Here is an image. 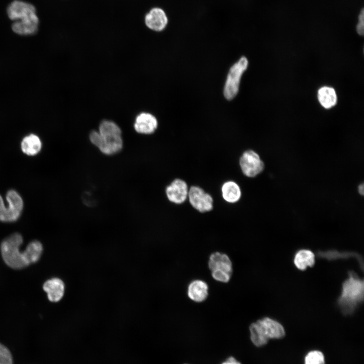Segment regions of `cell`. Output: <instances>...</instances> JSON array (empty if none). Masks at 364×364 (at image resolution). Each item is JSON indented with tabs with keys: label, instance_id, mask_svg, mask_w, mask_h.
<instances>
[{
	"label": "cell",
	"instance_id": "obj_1",
	"mask_svg": "<svg viewBox=\"0 0 364 364\" xmlns=\"http://www.w3.org/2000/svg\"><path fill=\"white\" fill-rule=\"evenodd\" d=\"M90 143L103 154L113 156L121 151L123 147L122 131L114 121H101L98 130H92L89 134Z\"/></svg>",
	"mask_w": 364,
	"mask_h": 364
},
{
	"label": "cell",
	"instance_id": "obj_2",
	"mask_svg": "<svg viewBox=\"0 0 364 364\" xmlns=\"http://www.w3.org/2000/svg\"><path fill=\"white\" fill-rule=\"evenodd\" d=\"M7 13L9 19L14 21L12 29L15 33L30 35L37 31L39 19L36 9L31 4L14 0L8 6Z\"/></svg>",
	"mask_w": 364,
	"mask_h": 364
},
{
	"label": "cell",
	"instance_id": "obj_3",
	"mask_svg": "<svg viewBox=\"0 0 364 364\" xmlns=\"http://www.w3.org/2000/svg\"><path fill=\"white\" fill-rule=\"evenodd\" d=\"M363 281L353 271L348 272V278L343 283L337 305L345 315L352 314L363 300Z\"/></svg>",
	"mask_w": 364,
	"mask_h": 364
},
{
	"label": "cell",
	"instance_id": "obj_4",
	"mask_svg": "<svg viewBox=\"0 0 364 364\" xmlns=\"http://www.w3.org/2000/svg\"><path fill=\"white\" fill-rule=\"evenodd\" d=\"M23 243L21 234L15 233L6 238L1 245L3 259L10 267L21 269L28 266L20 247Z\"/></svg>",
	"mask_w": 364,
	"mask_h": 364
},
{
	"label": "cell",
	"instance_id": "obj_5",
	"mask_svg": "<svg viewBox=\"0 0 364 364\" xmlns=\"http://www.w3.org/2000/svg\"><path fill=\"white\" fill-rule=\"evenodd\" d=\"M7 206L5 205L0 195V221L13 222L20 216L24 207L23 199L19 194L14 190H9L6 194Z\"/></svg>",
	"mask_w": 364,
	"mask_h": 364
},
{
	"label": "cell",
	"instance_id": "obj_6",
	"mask_svg": "<svg viewBox=\"0 0 364 364\" xmlns=\"http://www.w3.org/2000/svg\"><path fill=\"white\" fill-rule=\"evenodd\" d=\"M208 267L215 280L227 283L231 279L233 272L232 263L226 254L218 252L212 253L209 258Z\"/></svg>",
	"mask_w": 364,
	"mask_h": 364
},
{
	"label": "cell",
	"instance_id": "obj_7",
	"mask_svg": "<svg viewBox=\"0 0 364 364\" xmlns=\"http://www.w3.org/2000/svg\"><path fill=\"white\" fill-rule=\"evenodd\" d=\"M248 66L247 59L243 56L230 68L223 89L224 97L227 100L233 99L238 94L241 77Z\"/></svg>",
	"mask_w": 364,
	"mask_h": 364
},
{
	"label": "cell",
	"instance_id": "obj_8",
	"mask_svg": "<svg viewBox=\"0 0 364 364\" xmlns=\"http://www.w3.org/2000/svg\"><path fill=\"white\" fill-rule=\"evenodd\" d=\"M243 173L247 177H254L264 169V164L259 155L252 150L245 151L239 160Z\"/></svg>",
	"mask_w": 364,
	"mask_h": 364
},
{
	"label": "cell",
	"instance_id": "obj_9",
	"mask_svg": "<svg viewBox=\"0 0 364 364\" xmlns=\"http://www.w3.org/2000/svg\"><path fill=\"white\" fill-rule=\"evenodd\" d=\"M188 198L192 206L200 212H207L213 209L212 197L199 187L192 186L189 190Z\"/></svg>",
	"mask_w": 364,
	"mask_h": 364
},
{
	"label": "cell",
	"instance_id": "obj_10",
	"mask_svg": "<svg viewBox=\"0 0 364 364\" xmlns=\"http://www.w3.org/2000/svg\"><path fill=\"white\" fill-rule=\"evenodd\" d=\"M188 187L186 182L179 178L173 180L165 189L168 200L176 204L185 202L188 198Z\"/></svg>",
	"mask_w": 364,
	"mask_h": 364
},
{
	"label": "cell",
	"instance_id": "obj_11",
	"mask_svg": "<svg viewBox=\"0 0 364 364\" xmlns=\"http://www.w3.org/2000/svg\"><path fill=\"white\" fill-rule=\"evenodd\" d=\"M145 22L149 29L160 32L165 29L168 25V18L163 9L155 7L151 9L146 14Z\"/></svg>",
	"mask_w": 364,
	"mask_h": 364
},
{
	"label": "cell",
	"instance_id": "obj_12",
	"mask_svg": "<svg viewBox=\"0 0 364 364\" xmlns=\"http://www.w3.org/2000/svg\"><path fill=\"white\" fill-rule=\"evenodd\" d=\"M158 127V121L152 114L142 112L135 118L133 127L140 134H150L154 133Z\"/></svg>",
	"mask_w": 364,
	"mask_h": 364
},
{
	"label": "cell",
	"instance_id": "obj_13",
	"mask_svg": "<svg viewBox=\"0 0 364 364\" xmlns=\"http://www.w3.org/2000/svg\"><path fill=\"white\" fill-rule=\"evenodd\" d=\"M257 321L269 340L279 339L285 336V329L279 322L268 317H264Z\"/></svg>",
	"mask_w": 364,
	"mask_h": 364
},
{
	"label": "cell",
	"instance_id": "obj_14",
	"mask_svg": "<svg viewBox=\"0 0 364 364\" xmlns=\"http://www.w3.org/2000/svg\"><path fill=\"white\" fill-rule=\"evenodd\" d=\"M43 289L47 293L48 299L50 301L57 302L63 297L65 286L61 279L54 278L45 282L43 285Z\"/></svg>",
	"mask_w": 364,
	"mask_h": 364
},
{
	"label": "cell",
	"instance_id": "obj_15",
	"mask_svg": "<svg viewBox=\"0 0 364 364\" xmlns=\"http://www.w3.org/2000/svg\"><path fill=\"white\" fill-rule=\"evenodd\" d=\"M208 286L206 282L200 280L191 282L188 287V295L196 302H202L207 298Z\"/></svg>",
	"mask_w": 364,
	"mask_h": 364
},
{
	"label": "cell",
	"instance_id": "obj_16",
	"mask_svg": "<svg viewBox=\"0 0 364 364\" xmlns=\"http://www.w3.org/2000/svg\"><path fill=\"white\" fill-rule=\"evenodd\" d=\"M42 143L39 138L34 134H30L25 136L21 143L22 152L28 156H34L41 150Z\"/></svg>",
	"mask_w": 364,
	"mask_h": 364
},
{
	"label": "cell",
	"instance_id": "obj_17",
	"mask_svg": "<svg viewBox=\"0 0 364 364\" xmlns=\"http://www.w3.org/2000/svg\"><path fill=\"white\" fill-rule=\"evenodd\" d=\"M221 191L223 199L228 203H236L241 198V189L234 181L230 180L224 183Z\"/></svg>",
	"mask_w": 364,
	"mask_h": 364
},
{
	"label": "cell",
	"instance_id": "obj_18",
	"mask_svg": "<svg viewBox=\"0 0 364 364\" xmlns=\"http://www.w3.org/2000/svg\"><path fill=\"white\" fill-rule=\"evenodd\" d=\"M317 98L321 105L326 109H330L336 105L337 96L335 89L329 86H323L317 92Z\"/></svg>",
	"mask_w": 364,
	"mask_h": 364
},
{
	"label": "cell",
	"instance_id": "obj_19",
	"mask_svg": "<svg viewBox=\"0 0 364 364\" xmlns=\"http://www.w3.org/2000/svg\"><path fill=\"white\" fill-rule=\"evenodd\" d=\"M294 263L297 268L304 270L307 267H312L314 264L315 255L309 250H300L295 255Z\"/></svg>",
	"mask_w": 364,
	"mask_h": 364
},
{
	"label": "cell",
	"instance_id": "obj_20",
	"mask_svg": "<svg viewBox=\"0 0 364 364\" xmlns=\"http://www.w3.org/2000/svg\"><path fill=\"white\" fill-rule=\"evenodd\" d=\"M318 257L326 258L329 260H335L339 258H347L353 257L357 258V262L363 270V259L357 253L353 252H339L337 250H328L326 251H318L317 253Z\"/></svg>",
	"mask_w": 364,
	"mask_h": 364
},
{
	"label": "cell",
	"instance_id": "obj_21",
	"mask_svg": "<svg viewBox=\"0 0 364 364\" xmlns=\"http://www.w3.org/2000/svg\"><path fill=\"white\" fill-rule=\"evenodd\" d=\"M42 250V244L39 241H33L29 243L23 251L24 258L28 265L39 259Z\"/></svg>",
	"mask_w": 364,
	"mask_h": 364
},
{
	"label": "cell",
	"instance_id": "obj_22",
	"mask_svg": "<svg viewBox=\"0 0 364 364\" xmlns=\"http://www.w3.org/2000/svg\"><path fill=\"white\" fill-rule=\"evenodd\" d=\"M249 332L251 341L256 347H262L268 343L269 339L257 321L250 325Z\"/></svg>",
	"mask_w": 364,
	"mask_h": 364
},
{
	"label": "cell",
	"instance_id": "obj_23",
	"mask_svg": "<svg viewBox=\"0 0 364 364\" xmlns=\"http://www.w3.org/2000/svg\"><path fill=\"white\" fill-rule=\"evenodd\" d=\"M324 353L319 350L308 351L304 356V364H326Z\"/></svg>",
	"mask_w": 364,
	"mask_h": 364
},
{
	"label": "cell",
	"instance_id": "obj_24",
	"mask_svg": "<svg viewBox=\"0 0 364 364\" xmlns=\"http://www.w3.org/2000/svg\"><path fill=\"white\" fill-rule=\"evenodd\" d=\"M12 358L9 350L0 344V364H12Z\"/></svg>",
	"mask_w": 364,
	"mask_h": 364
},
{
	"label": "cell",
	"instance_id": "obj_25",
	"mask_svg": "<svg viewBox=\"0 0 364 364\" xmlns=\"http://www.w3.org/2000/svg\"><path fill=\"white\" fill-rule=\"evenodd\" d=\"M364 16H363V12L362 11L359 16L358 17V22L357 23V25L356 26V31L357 32L359 35H363V28H364Z\"/></svg>",
	"mask_w": 364,
	"mask_h": 364
},
{
	"label": "cell",
	"instance_id": "obj_26",
	"mask_svg": "<svg viewBox=\"0 0 364 364\" xmlns=\"http://www.w3.org/2000/svg\"><path fill=\"white\" fill-rule=\"evenodd\" d=\"M221 364H242L233 356L229 357L225 361Z\"/></svg>",
	"mask_w": 364,
	"mask_h": 364
},
{
	"label": "cell",
	"instance_id": "obj_27",
	"mask_svg": "<svg viewBox=\"0 0 364 364\" xmlns=\"http://www.w3.org/2000/svg\"><path fill=\"white\" fill-rule=\"evenodd\" d=\"M358 191L359 193L361 195H363V184H362L359 186Z\"/></svg>",
	"mask_w": 364,
	"mask_h": 364
},
{
	"label": "cell",
	"instance_id": "obj_28",
	"mask_svg": "<svg viewBox=\"0 0 364 364\" xmlns=\"http://www.w3.org/2000/svg\"><path fill=\"white\" fill-rule=\"evenodd\" d=\"M185 364H187V363H185Z\"/></svg>",
	"mask_w": 364,
	"mask_h": 364
}]
</instances>
